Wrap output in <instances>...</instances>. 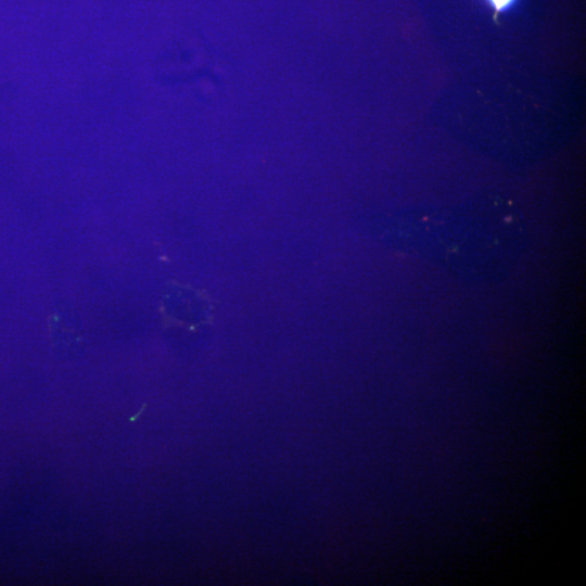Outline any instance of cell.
Returning a JSON list of instances; mask_svg holds the SVG:
<instances>
[{
	"mask_svg": "<svg viewBox=\"0 0 586 586\" xmlns=\"http://www.w3.org/2000/svg\"><path fill=\"white\" fill-rule=\"evenodd\" d=\"M491 1L498 9H501L511 2V0H491Z\"/></svg>",
	"mask_w": 586,
	"mask_h": 586,
	"instance_id": "cell-1",
	"label": "cell"
}]
</instances>
